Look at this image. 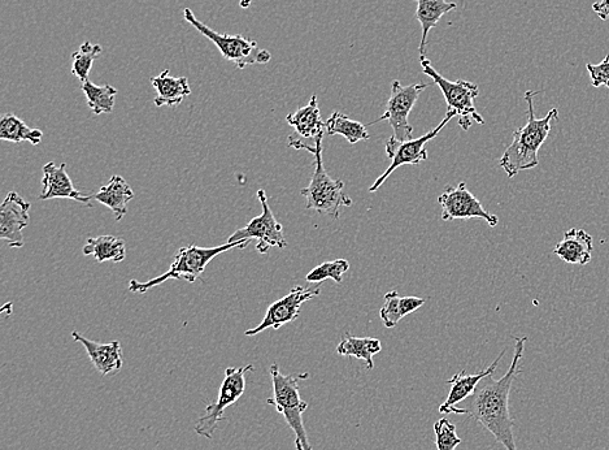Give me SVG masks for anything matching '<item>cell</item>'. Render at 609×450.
Masks as SVG:
<instances>
[{
  "label": "cell",
  "mask_w": 609,
  "mask_h": 450,
  "mask_svg": "<svg viewBox=\"0 0 609 450\" xmlns=\"http://www.w3.org/2000/svg\"><path fill=\"white\" fill-rule=\"evenodd\" d=\"M526 340V337H517L510 369L498 380L493 379V375L482 380L476 392L468 398L467 408H464L465 415L484 426L507 450H517L510 414V395L512 384L521 372Z\"/></svg>",
  "instance_id": "6da1fadb"
},
{
  "label": "cell",
  "mask_w": 609,
  "mask_h": 450,
  "mask_svg": "<svg viewBox=\"0 0 609 450\" xmlns=\"http://www.w3.org/2000/svg\"><path fill=\"white\" fill-rule=\"evenodd\" d=\"M541 93L533 90L525 93V101L528 103V123L513 133L511 145L499 160L500 167L506 171L510 179L522 171L533 170L538 166L539 150L550 136L552 121L559 119L558 108L548 111L545 118H535L533 101L534 97Z\"/></svg>",
  "instance_id": "7a4b0ae2"
},
{
  "label": "cell",
  "mask_w": 609,
  "mask_h": 450,
  "mask_svg": "<svg viewBox=\"0 0 609 450\" xmlns=\"http://www.w3.org/2000/svg\"><path fill=\"white\" fill-rule=\"evenodd\" d=\"M323 138L324 134L315 138V145L307 144L303 138L289 137V146L297 150H306L313 155V172L310 185L302 189V196L307 199V210L319 212L321 215L332 216L338 219L341 215V207H351L352 199L343 193L345 183L342 180H334L326 172L323 163Z\"/></svg>",
  "instance_id": "3957f363"
},
{
  "label": "cell",
  "mask_w": 609,
  "mask_h": 450,
  "mask_svg": "<svg viewBox=\"0 0 609 450\" xmlns=\"http://www.w3.org/2000/svg\"><path fill=\"white\" fill-rule=\"evenodd\" d=\"M273 383V397L268 398L267 404L274 406L277 413L285 418L295 435L297 450H313L304 427L303 414L308 408V402L302 400L299 391L300 380L310 378V374L284 375L277 363L269 369Z\"/></svg>",
  "instance_id": "277c9868"
},
{
  "label": "cell",
  "mask_w": 609,
  "mask_h": 450,
  "mask_svg": "<svg viewBox=\"0 0 609 450\" xmlns=\"http://www.w3.org/2000/svg\"><path fill=\"white\" fill-rule=\"evenodd\" d=\"M250 241L226 242L224 245L216 246V248H199L197 245L185 246L178 250L176 258L171 265V268L165 274L158 278L141 283V281L132 280L129 283V291L133 293H146L151 288L165 283V281L186 280L189 283H194L195 280L202 276L210 265L212 259L217 255L229 252L232 249H246Z\"/></svg>",
  "instance_id": "5b68a950"
},
{
  "label": "cell",
  "mask_w": 609,
  "mask_h": 450,
  "mask_svg": "<svg viewBox=\"0 0 609 450\" xmlns=\"http://www.w3.org/2000/svg\"><path fill=\"white\" fill-rule=\"evenodd\" d=\"M420 64L426 76L434 81L441 90L447 103V112H452L459 118V125L464 131H468L473 123L485 124L484 118L478 114L474 107V99L480 94V88L473 82L459 80L450 81L445 79L441 73L434 69L432 62L425 55L420 56Z\"/></svg>",
  "instance_id": "8992f818"
},
{
  "label": "cell",
  "mask_w": 609,
  "mask_h": 450,
  "mask_svg": "<svg viewBox=\"0 0 609 450\" xmlns=\"http://www.w3.org/2000/svg\"><path fill=\"white\" fill-rule=\"evenodd\" d=\"M184 19L187 23L193 25L199 33H202L204 37H207L219 49L224 59L236 64L238 69H245L246 67L254 66V64H267L271 62V53L260 49L258 42L249 40V38H245L241 34L230 36V34L217 33L215 30L208 28L202 21H199L190 8H185Z\"/></svg>",
  "instance_id": "52a82bcc"
},
{
  "label": "cell",
  "mask_w": 609,
  "mask_h": 450,
  "mask_svg": "<svg viewBox=\"0 0 609 450\" xmlns=\"http://www.w3.org/2000/svg\"><path fill=\"white\" fill-rule=\"evenodd\" d=\"M254 371V366L229 367L225 370V378L220 387L217 401L207 404L206 411L195 423L194 430L199 436L213 439L219 423L225 421V410L236 404L246 391V375Z\"/></svg>",
  "instance_id": "ba28073f"
},
{
  "label": "cell",
  "mask_w": 609,
  "mask_h": 450,
  "mask_svg": "<svg viewBox=\"0 0 609 450\" xmlns=\"http://www.w3.org/2000/svg\"><path fill=\"white\" fill-rule=\"evenodd\" d=\"M428 88V84L403 86L398 80L394 81L384 115L373 121L371 125L378 121H387L393 128L395 140L400 142L413 140V128L408 119H410L411 111L419 101L421 93Z\"/></svg>",
  "instance_id": "9c48e42d"
},
{
  "label": "cell",
  "mask_w": 609,
  "mask_h": 450,
  "mask_svg": "<svg viewBox=\"0 0 609 450\" xmlns=\"http://www.w3.org/2000/svg\"><path fill=\"white\" fill-rule=\"evenodd\" d=\"M454 118H456L455 114L447 112L446 118L441 121V124H439L437 128L426 133L425 136L413 138L411 141L400 142L395 140L394 137H391L390 140L386 142V157L391 160L390 166L387 167V170L382 173L376 181H374V184L369 188V193H376L377 190L385 184V181L389 179L391 173L398 170L399 167L426 162V160L429 159V155L428 150L425 149V145L428 144L429 141H432L433 138L437 137L438 134L442 132V129Z\"/></svg>",
  "instance_id": "30bf717a"
},
{
  "label": "cell",
  "mask_w": 609,
  "mask_h": 450,
  "mask_svg": "<svg viewBox=\"0 0 609 450\" xmlns=\"http://www.w3.org/2000/svg\"><path fill=\"white\" fill-rule=\"evenodd\" d=\"M258 199L263 207L261 215L252 219L245 228L238 229L228 242L251 241L256 240V250L260 254H267L271 248L285 249L287 242L284 236V228L281 223L274 218L271 206L268 203L267 193L265 190H258Z\"/></svg>",
  "instance_id": "8fae6325"
},
{
  "label": "cell",
  "mask_w": 609,
  "mask_h": 450,
  "mask_svg": "<svg viewBox=\"0 0 609 450\" xmlns=\"http://www.w3.org/2000/svg\"><path fill=\"white\" fill-rule=\"evenodd\" d=\"M438 203L442 207V220L455 219H484L490 227H497L499 218L497 215L487 211L482 203L469 192L467 184L460 183L456 186H447Z\"/></svg>",
  "instance_id": "7c38bea8"
},
{
  "label": "cell",
  "mask_w": 609,
  "mask_h": 450,
  "mask_svg": "<svg viewBox=\"0 0 609 450\" xmlns=\"http://www.w3.org/2000/svg\"><path fill=\"white\" fill-rule=\"evenodd\" d=\"M320 293V287L304 288L298 285V287L291 289V292L287 296L269 306L263 322L258 327L246 331L245 335H259V333L269 330V328L280 330L285 324L294 322L299 317L300 307L306 304L307 301L312 300V298L320 296Z\"/></svg>",
  "instance_id": "4fadbf2b"
},
{
  "label": "cell",
  "mask_w": 609,
  "mask_h": 450,
  "mask_svg": "<svg viewBox=\"0 0 609 450\" xmlns=\"http://www.w3.org/2000/svg\"><path fill=\"white\" fill-rule=\"evenodd\" d=\"M30 205L20 194L8 193L0 207V239L11 248H23V231L30 223Z\"/></svg>",
  "instance_id": "5bb4252c"
},
{
  "label": "cell",
  "mask_w": 609,
  "mask_h": 450,
  "mask_svg": "<svg viewBox=\"0 0 609 450\" xmlns=\"http://www.w3.org/2000/svg\"><path fill=\"white\" fill-rule=\"evenodd\" d=\"M506 350H503L499 354L495 361L491 363L486 370L481 371L480 374L468 375L465 371H460L458 374L452 376L448 380V384L451 385L450 392L441 406H439V413L442 414H465L464 408H458L460 402L468 400L469 397L476 392L478 384L482 382L487 376L494 375L495 370L499 365L500 359L504 357Z\"/></svg>",
  "instance_id": "9a60e30c"
},
{
  "label": "cell",
  "mask_w": 609,
  "mask_h": 450,
  "mask_svg": "<svg viewBox=\"0 0 609 450\" xmlns=\"http://www.w3.org/2000/svg\"><path fill=\"white\" fill-rule=\"evenodd\" d=\"M55 198L75 199L87 206L93 201V196H85L73 186L71 177L67 173V164L56 166L54 162H50L43 167L42 192L39 194V199L47 201Z\"/></svg>",
  "instance_id": "2e32d148"
},
{
  "label": "cell",
  "mask_w": 609,
  "mask_h": 450,
  "mask_svg": "<svg viewBox=\"0 0 609 450\" xmlns=\"http://www.w3.org/2000/svg\"><path fill=\"white\" fill-rule=\"evenodd\" d=\"M73 341L84 346L91 363L100 375L106 376L117 374L123 369L124 358L123 348L119 341H112L108 344H100L97 341L86 339L77 331L72 332Z\"/></svg>",
  "instance_id": "e0dca14e"
},
{
  "label": "cell",
  "mask_w": 609,
  "mask_h": 450,
  "mask_svg": "<svg viewBox=\"0 0 609 450\" xmlns=\"http://www.w3.org/2000/svg\"><path fill=\"white\" fill-rule=\"evenodd\" d=\"M593 250V237L584 229L571 228L555 246L554 254L569 265L586 266L591 262Z\"/></svg>",
  "instance_id": "ac0fdd59"
},
{
  "label": "cell",
  "mask_w": 609,
  "mask_h": 450,
  "mask_svg": "<svg viewBox=\"0 0 609 450\" xmlns=\"http://www.w3.org/2000/svg\"><path fill=\"white\" fill-rule=\"evenodd\" d=\"M91 196L95 201L108 207L115 215L117 222H120L128 214V203L132 201L136 194L123 177L115 175L106 185L100 188L99 192L91 194Z\"/></svg>",
  "instance_id": "d6986e66"
},
{
  "label": "cell",
  "mask_w": 609,
  "mask_h": 450,
  "mask_svg": "<svg viewBox=\"0 0 609 450\" xmlns=\"http://www.w3.org/2000/svg\"><path fill=\"white\" fill-rule=\"evenodd\" d=\"M151 84L156 90V107L180 106L185 98L191 94L187 77H172L169 69H165L159 76L152 77Z\"/></svg>",
  "instance_id": "ffe728a7"
},
{
  "label": "cell",
  "mask_w": 609,
  "mask_h": 450,
  "mask_svg": "<svg viewBox=\"0 0 609 450\" xmlns=\"http://www.w3.org/2000/svg\"><path fill=\"white\" fill-rule=\"evenodd\" d=\"M286 121L303 140L306 138L315 140L321 134H325V121L321 118L316 95H312L307 106L299 108L294 114L287 115Z\"/></svg>",
  "instance_id": "44dd1931"
},
{
  "label": "cell",
  "mask_w": 609,
  "mask_h": 450,
  "mask_svg": "<svg viewBox=\"0 0 609 450\" xmlns=\"http://www.w3.org/2000/svg\"><path fill=\"white\" fill-rule=\"evenodd\" d=\"M417 2L416 19L423 28V37L419 46L420 56L425 55L428 36L438 21L448 12L454 11L456 3H448L446 0H415Z\"/></svg>",
  "instance_id": "7402d4cb"
},
{
  "label": "cell",
  "mask_w": 609,
  "mask_h": 450,
  "mask_svg": "<svg viewBox=\"0 0 609 450\" xmlns=\"http://www.w3.org/2000/svg\"><path fill=\"white\" fill-rule=\"evenodd\" d=\"M382 350L381 341L374 337H355L350 333L343 336L341 343L337 346L339 356L355 357L365 362L368 370L374 369L373 357Z\"/></svg>",
  "instance_id": "603a6c76"
},
{
  "label": "cell",
  "mask_w": 609,
  "mask_h": 450,
  "mask_svg": "<svg viewBox=\"0 0 609 450\" xmlns=\"http://www.w3.org/2000/svg\"><path fill=\"white\" fill-rule=\"evenodd\" d=\"M84 255H93L99 263L112 261L123 262L126 257V246L124 240L115 236H99L91 237L87 240L84 249Z\"/></svg>",
  "instance_id": "cb8c5ba5"
},
{
  "label": "cell",
  "mask_w": 609,
  "mask_h": 450,
  "mask_svg": "<svg viewBox=\"0 0 609 450\" xmlns=\"http://www.w3.org/2000/svg\"><path fill=\"white\" fill-rule=\"evenodd\" d=\"M326 133L329 136H342L348 141V144L355 145L360 141L369 140V133L365 125L359 121L348 118L342 112L334 111L332 116L325 121Z\"/></svg>",
  "instance_id": "d4e9b609"
},
{
  "label": "cell",
  "mask_w": 609,
  "mask_h": 450,
  "mask_svg": "<svg viewBox=\"0 0 609 450\" xmlns=\"http://www.w3.org/2000/svg\"><path fill=\"white\" fill-rule=\"evenodd\" d=\"M42 137V131L30 129L23 120L13 114H6L0 120V140L10 141L13 144L30 142L32 145H38Z\"/></svg>",
  "instance_id": "484cf974"
},
{
  "label": "cell",
  "mask_w": 609,
  "mask_h": 450,
  "mask_svg": "<svg viewBox=\"0 0 609 450\" xmlns=\"http://www.w3.org/2000/svg\"><path fill=\"white\" fill-rule=\"evenodd\" d=\"M81 89L93 114H111L115 108L116 88L111 85L99 86L91 81H86L82 84Z\"/></svg>",
  "instance_id": "4316f807"
},
{
  "label": "cell",
  "mask_w": 609,
  "mask_h": 450,
  "mask_svg": "<svg viewBox=\"0 0 609 450\" xmlns=\"http://www.w3.org/2000/svg\"><path fill=\"white\" fill-rule=\"evenodd\" d=\"M102 46L93 45L87 41L82 43L80 50L72 54V75L84 84L89 81L91 68H93L94 60L102 54Z\"/></svg>",
  "instance_id": "83f0119b"
},
{
  "label": "cell",
  "mask_w": 609,
  "mask_h": 450,
  "mask_svg": "<svg viewBox=\"0 0 609 450\" xmlns=\"http://www.w3.org/2000/svg\"><path fill=\"white\" fill-rule=\"evenodd\" d=\"M350 270V263L346 259H336V261L325 262L323 265L313 268L306 276L308 283H323L325 280H334L341 284L343 275Z\"/></svg>",
  "instance_id": "f1b7e54d"
},
{
  "label": "cell",
  "mask_w": 609,
  "mask_h": 450,
  "mask_svg": "<svg viewBox=\"0 0 609 450\" xmlns=\"http://www.w3.org/2000/svg\"><path fill=\"white\" fill-rule=\"evenodd\" d=\"M435 444L438 450H455L461 444L456 434V426L448 419L442 418L434 424Z\"/></svg>",
  "instance_id": "f546056e"
},
{
  "label": "cell",
  "mask_w": 609,
  "mask_h": 450,
  "mask_svg": "<svg viewBox=\"0 0 609 450\" xmlns=\"http://www.w3.org/2000/svg\"><path fill=\"white\" fill-rule=\"evenodd\" d=\"M380 317L387 330L397 327L400 320L403 319L400 314V296L397 291L385 294V304L381 307Z\"/></svg>",
  "instance_id": "4dcf8cb0"
},
{
  "label": "cell",
  "mask_w": 609,
  "mask_h": 450,
  "mask_svg": "<svg viewBox=\"0 0 609 450\" xmlns=\"http://www.w3.org/2000/svg\"><path fill=\"white\" fill-rule=\"evenodd\" d=\"M587 72L590 73L591 84L594 88L607 86L609 88V55L600 64H587Z\"/></svg>",
  "instance_id": "1f68e13d"
},
{
  "label": "cell",
  "mask_w": 609,
  "mask_h": 450,
  "mask_svg": "<svg viewBox=\"0 0 609 450\" xmlns=\"http://www.w3.org/2000/svg\"><path fill=\"white\" fill-rule=\"evenodd\" d=\"M424 298L419 297H400V314L402 317L415 313L420 307L425 305Z\"/></svg>",
  "instance_id": "d6a6232c"
},
{
  "label": "cell",
  "mask_w": 609,
  "mask_h": 450,
  "mask_svg": "<svg viewBox=\"0 0 609 450\" xmlns=\"http://www.w3.org/2000/svg\"><path fill=\"white\" fill-rule=\"evenodd\" d=\"M593 11L599 16L600 20L606 21L609 17V0L594 3Z\"/></svg>",
  "instance_id": "836d02e7"
},
{
  "label": "cell",
  "mask_w": 609,
  "mask_h": 450,
  "mask_svg": "<svg viewBox=\"0 0 609 450\" xmlns=\"http://www.w3.org/2000/svg\"><path fill=\"white\" fill-rule=\"evenodd\" d=\"M251 4L252 0H239V6H241L243 10H247V8H250Z\"/></svg>",
  "instance_id": "e575fe53"
}]
</instances>
